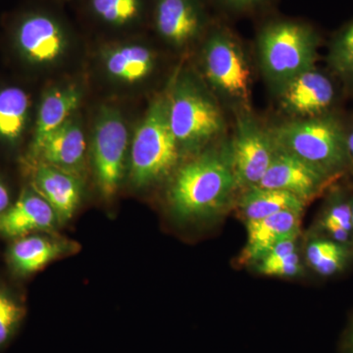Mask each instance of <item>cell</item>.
<instances>
[{"label":"cell","mask_w":353,"mask_h":353,"mask_svg":"<svg viewBox=\"0 0 353 353\" xmlns=\"http://www.w3.org/2000/svg\"><path fill=\"white\" fill-rule=\"evenodd\" d=\"M236 188L229 143L183 165L172 183L169 203L179 219H208L225 210Z\"/></svg>","instance_id":"obj_1"},{"label":"cell","mask_w":353,"mask_h":353,"mask_svg":"<svg viewBox=\"0 0 353 353\" xmlns=\"http://www.w3.org/2000/svg\"><path fill=\"white\" fill-rule=\"evenodd\" d=\"M319 37L311 26L290 19L273 20L261 28L257 52L265 79L280 94L292 80L315 68Z\"/></svg>","instance_id":"obj_2"},{"label":"cell","mask_w":353,"mask_h":353,"mask_svg":"<svg viewBox=\"0 0 353 353\" xmlns=\"http://www.w3.org/2000/svg\"><path fill=\"white\" fill-rule=\"evenodd\" d=\"M276 146L332 179L348 168L347 128L328 112L290 121L270 130Z\"/></svg>","instance_id":"obj_3"},{"label":"cell","mask_w":353,"mask_h":353,"mask_svg":"<svg viewBox=\"0 0 353 353\" xmlns=\"http://www.w3.org/2000/svg\"><path fill=\"white\" fill-rule=\"evenodd\" d=\"M169 122L181 150H199L225 129L222 111L192 77L179 79L168 99Z\"/></svg>","instance_id":"obj_4"},{"label":"cell","mask_w":353,"mask_h":353,"mask_svg":"<svg viewBox=\"0 0 353 353\" xmlns=\"http://www.w3.org/2000/svg\"><path fill=\"white\" fill-rule=\"evenodd\" d=\"M169 122L168 99L154 101L139 125L131 150V179L143 188L162 180L175 168L180 157Z\"/></svg>","instance_id":"obj_5"},{"label":"cell","mask_w":353,"mask_h":353,"mask_svg":"<svg viewBox=\"0 0 353 353\" xmlns=\"http://www.w3.org/2000/svg\"><path fill=\"white\" fill-rule=\"evenodd\" d=\"M202 62L208 82L218 92L248 108L252 74L240 44L227 28H211L202 48Z\"/></svg>","instance_id":"obj_6"},{"label":"cell","mask_w":353,"mask_h":353,"mask_svg":"<svg viewBox=\"0 0 353 353\" xmlns=\"http://www.w3.org/2000/svg\"><path fill=\"white\" fill-rule=\"evenodd\" d=\"M128 130L119 111L102 108L95 123L94 165L97 185L106 199L115 196L124 171Z\"/></svg>","instance_id":"obj_7"},{"label":"cell","mask_w":353,"mask_h":353,"mask_svg":"<svg viewBox=\"0 0 353 353\" xmlns=\"http://www.w3.org/2000/svg\"><path fill=\"white\" fill-rule=\"evenodd\" d=\"M276 145L270 131L257 121L243 113L236 121L233 141L230 143V157L236 187L246 190L256 187L270 166Z\"/></svg>","instance_id":"obj_8"},{"label":"cell","mask_w":353,"mask_h":353,"mask_svg":"<svg viewBox=\"0 0 353 353\" xmlns=\"http://www.w3.org/2000/svg\"><path fill=\"white\" fill-rule=\"evenodd\" d=\"M18 50L29 61L50 64L57 61L68 48L70 31L63 20L50 11H28L13 27Z\"/></svg>","instance_id":"obj_9"},{"label":"cell","mask_w":353,"mask_h":353,"mask_svg":"<svg viewBox=\"0 0 353 353\" xmlns=\"http://www.w3.org/2000/svg\"><path fill=\"white\" fill-rule=\"evenodd\" d=\"M152 8L155 31L175 48L194 43L208 29L201 0H152Z\"/></svg>","instance_id":"obj_10"},{"label":"cell","mask_w":353,"mask_h":353,"mask_svg":"<svg viewBox=\"0 0 353 353\" xmlns=\"http://www.w3.org/2000/svg\"><path fill=\"white\" fill-rule=\"evenodd\" d=\"M334 179L276 146L270 166L256 187L285 190L307 201Z\"/></svg>","instance_id":"obj_11"},{"label":"cell","mask_w":353,"mask_h":353,"mask_svg":"<svg viewBox=\"0 0 353 353\" xmlns=\"http://www.w3.org/2000/svg\"><path fill=\"white\" fill-rule=\"evenodd\" d=\"M279 95L285 112L304 119L330 112L336 88L326 74L313 68L292 80Z\"/></svg>","instance_id":"obj_12"},{"label":"cell","mask_w":353,"mask_h":353,"mask_svg":"<svg viewBox=\"0 0 353 353\" xmlns=\"http://www.w3.org/2000/svg\"><path fill=\"white\" fill-rule=\"evenodd\" d=\"M58 222L57 212L43 197L37 192H25L0 215V234L20 239L36 232L48 231Z\"/></svg>","instance_id":"obj_13"},{"label":"cell","mask_w":353,"mask_h":353,"mask_svg":"<svg viewBox=\"0 0 353 353\" xmlns=\"http://www.w3.org/2000/svg\"><path fill=\"white\" fill-rule=\"evenodd\" d=\"M301 213L283 211L264 219L246 222L248 240L239 257L240 263L254 266L278 241L290 234L299 233Z\"/></svg>","instance_id":"obj_14"},{"label":"cell","mask_w":353,"mask_h":353,"mask_svg":"<svg viewBox=\"0 0 353 353\" xmlns=\"http://www.w3.org/2000/svg\"><path fill=\"white\" fill-rule=\"evenodd\" d=\"M34 187L54 209L60 223L73 217L82 196L80 183L75 176L57 167L41 164L34 173Z\"/></svg>","instance_id":"obj_15"},{"label":"cell","mask_w":353,"mask_h":353,"mask_svg":"<svg viewBox=\"0 0 353 353\" xmlns=\"http://www.w3.org/2000/svg\"><path fill=\"white\" fill-rule=\"evenodd\" d=\"M85 152L82 128L77 121L69 119L48 134L32 154L41 160V164L70 172L82 165Z\"/></svg>","instance_id":"obj_16"},{"label":"cell","mask_w":353,"mask_h":353,"mask_svg":"<svg viewBox=\"0 0 353 353\" xmlns=\"http://www.w3.org/2000/svg\"><path fill=\"white\" fill-rule=\"evenodd\" d=\"M67 243L48 236L32 234L18 239L9 250L8 259L21 275L36 273L68 252Z\"/></svg>","instance_id":"obj_17"},{"label":"cell","mask_w":353,"mask_h":353,"mask_svg":"<svg viewBox=\"0 0 353 353\" xmlns=\"http://www.w3.org/2000/svg\"><path fill=\"white\" fill-rule=\"evenodd\" d=\"M82 94L75 87L53 88L44 95L37 119L36 130L32 143L34 153L44 139L69 120L78 108Z\"/></svg>","instance_id":"obj_18"},{"label":"cell","mask_w":353,"mask_h":353,"mask_svg":"<svg viewBox=\"0 0 353 353\" xmlns=\"http://www.w3.org/2000/svg\"><path fill=\"white\" fill-rule=\"evenodd\" d=\"M108 52L104 57V67L108 75L119 82H141L154 68V54L143 44H120Z\"/></svg>","instance_id":"obj_19"},{"label":"cell","mask_w":353,"mask_h":353,"mask_svg":"<svg viewBox=\"0 0 353 353\" xmlns=\"http://www.w3.org/2000/svg\"><path fill=\"white\" fill-rule=\"evenodd\" d=\"M306 202L285 190L252 187L245 190L239 201L243 219L252 222L264 219L283 211L303 212Z\"/></svg>","instance_id":"obj_20"},{"label":"cell","mask_w":353,"mask_h":353,"mask_svg":"<svg viewBox=\"0 0 353 353\" xmlns=\"http://www.w3.org/2000/svg\"><path fill=\"white\" fill-rule=\"evenodd\" d=\"M315 234L352 246L353 224L350 196L345 190L330 194L316 225Z\"/></svg>","instance_id":"obj_21"},{"label":"cell","mask_w":353,"mask_h":353,"mask_svg":"<svg viewBox=\"0 0 353 353\" xmlns=\"http://www.w3.org/2000/svg\"><path fill=\"white\" fill-rule=\"evenodd\" d=\"M92 20L110 29H129L143 24L148 0H87Z\"/></svg>","instance_id":"obj_22"},{"label":"cell","mask_w":353,"mask_h":353,"mask_svg":"<svg viewBox=\"0 0 353 353\" xmlns=\"http://www.w3.org/2000/svg\"><path fill=\"white\" fill-rule=\"evenodd\" d=\"M305 257L315 273L332 277L347 268L353 259V248L314 234L306 245Z\"/></svg>","instance_id":"obj_23"},{"label":"cell","mask_w":353,"mask_h":353,"mask_svg":"<svg viewBox=\"0 0 353 353\" xmlns=\"http://www.w3.org/2000/svg\"><path fill=\"white\" fill-rule=\"evenodd\" d=\"M29 95L22 88L0 90V138L15 141L24 132L29 113Z\"/></svg>","instance_id":"obj_24"},{"label":"cell","mask_w":353,"mask_h":353,"mask_svg":"<svg viewBox=\"0 0 353 353\" xmlns=\"http://www.w3.org/2000/svg\"><path fill=\"white\" fill-rule=\"evenodd\" d=\"M299 233L285 236L272 248L270 252L254 265L259 273L265 276L294 278L303 275V265L296 252Z\"/></svg>","instance_id":"obj_25"},{"label":"cell","mask_w":353,"mask_h":353,"mask_svg":"<svg viewBox=\"0 0 353 353\" xmlns=\"http://www.w3.org/2000/svg\"><path fill=\"white\" fill-rule=\"evenodd\" d=\"M328 64L343 82L353 85V20L341 28L332 39Z\"/></svg>","instance_id":"obj_26"},{"label":"cell","mask_w":353,"mask_h":353,"mask_svg":"<svg viewBox=\"0 0 353 353\" xmlns=\"http://www.w3.org/2000/svg\"><path fill=\"white\" fill-rule=\"evenodd\" d=\"M24 314L22 304L6 290L0 289V350L12 340Z\"/></svg>","instance_id":"obj_27"},{"label":"cell","mask_w":353,"mask_h":353,"mask_svg":"<svg viewBox=\"0 0 353 353\" xmlns=\"http://www.w3.org/2000/svg\"><path fill=\"white\" fill-rule=\"evenodd\" d=\"M227 8L238 12H248L264 6L268 0H217Z\"/></svg>","instance_id":"obj_28"},{"label":"cell","mask_w":353,"mask_h":353,"mask_svg":"<svg viewBox=\"0 0 353 353\" xmlns=\"http://www.w3.org/2000/svg\"><path fill=\"white\" fill-rule=\"evenodd\" d=\"M10 206V194L3 183H0V215Z\"/></svg>","instance_id":"obj_29"},{"label":"cell","mask_w":353,"mask_h":353,"mask_svg":"<svg viewBox=\"0 0 353 353\" xmlns=\"http://www.w3.org/2000/svg\"><path fill=\"white\" fill-rule=\"evenodd\" d=\"M347 152L348 168L353 172V127L352 129H347Z\"/></svg>","instance_id":"obj_30"},{"label":"cell","mask_w":353,"mask_h":353,"mask_svg":"<svg viewBox=\"0 0 353 353\" xmlns=\"http://www.w3.org/2000/svg\"><path fill=\"white\" fill-rule=\"evenodd\" d=\"M343 352L353 353V321L345 334L343 340Z\"/></svg>","instance_id":"obj_31"},{"label":"cell","mask_w":353,"mask_h":353,"mask_svg":"<svg viewBox=\"0 0 353 353\" xmlns=\"http://www.w3.org/2000/svg\"><path fill=\"white\" fill-rule=\"evenodd\" d=\"M350 205H352V224H353V196H350Z\"/></svg>","instance_id":"obj_32"}]
</instances>
